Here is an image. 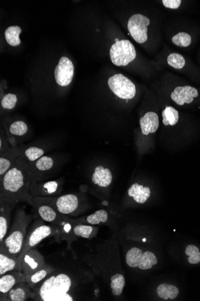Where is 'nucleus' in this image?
<instances>
[{
    "label": "nucleus",
    "instance_id": "bb28decb",
    "mask_svg": "<svg viewBox=\"0 0 200 301\" xmlns=\"http://www.w3.org/2000/svg\"><path fill=\"white\" fill-rule=\"evenodd\" d=\"M179 290L175 285L163 283L158 285L157 293L158 297L164 300L176 299L179 295Z\"/></svg>",
    "mask_w": 200,
    "mask_h": 301
},
{
    "label": "nucleus",
    "instance_id": "c9c22d12",
    "mask_svg": "<svg viewBox=\"0 0 200 301\" xmlns=\"http://www.w3.org/2000/svg\"><path fill=\"white\" fill-rule=\"evenodd\" d=\"M162 2L164 6L171 9H178L182 3L181 0H163Z\"/></svg>",
    "mask_w": 200,
    "mask_h": 301
},
{
    "label": "nucleus",
    "instance_id": "aec40b11",
    "mask_svg": "<svg viewBox=\"0 0 200 301\" xmlns=\"http://www.w3.org/2000/svg\"><path fill=\"white\" fill-rule=\"evenodd\" d=\"M159 124V118L157 114L152 111L145 114L140 120V128L145 136L157 132Z\"/></svg>",
    "mask_w": 200,
    "mask_h": 301
},
{
    "label": "nucleus",
    "instance_id": "f03ea898",
    "mask_svg": "<svg viewBox=\"0 0 200 301\" xmlns=\"http://www.w3.org/2000/svg\"><path fill=\"white\" fill-rule=\"evenodd\" d=\"M31 180L30 165L20 156L14 165L0 179V198L30 205L33 198L30 193Z\"/></svg>",
    "mask_w": 200,
    "mask_h": 301
},
{
    "label": "nucleus",
    "instance_id": "1a4fd4ad",
    "mask_svg": "<svg viewBox=\"0 0 200 301\" xmlns=\"http://www.w3.org/2000/svg\"><path fill=\"white\" fill-rule=\"evenodd\" d=\"M64 181L63 178L51 181H31L30 193L33 197L61 196Z\"/></svg>",
    "mask_w": 200,
    "mask_h": 301
},
{
    "label": "nucleus",
    "instance_id": "cd10ccee",
    "mask_svg": "<svg viewBox=\"0 0 200 301\" xmlns=\"http://www.w3.org/2000/svg\"><path fill=\"white\" fill-rule=\"evenodd\" d=\"M158 263V259L151 251H144L140 259L137 268L140 270H148L153 268Z\"/></svg>",
    "mask_w": 200,
    "mask_h": 301
},
{
    "label": "nucleus",
    "instance_id": "7c9ffc66",
    "mask_svg": "<svg viewBox=\"0 0 200 301\" xmlns=\"http://www.w3.org/2000/svg\"><path fill=\"white\" fill-rule=\"evenodd\" d=\"M9 131L12 136L22 137L28 132V126L22 121H15L10 124Z\"/></svg>",
    "mask_w": 200,
    "mask_h": 301
},
{
    "label": "nucleus",
    "instance_id": "f257e3e1",
    "mask_svg": "<svg viewBox=\"0 0 200 301\" xmlns=\"http://www.w3.org/2000/svg\"><path fill=\"white\" fill-rule=\"evenodd\" d=\"M53 273L33 290L36 301H80L90 300L92 276L72 249L47 257Z\"/></svg>",
    "mask_w": 200,
    "mask_h": 301
},
{
    "label": "nucleus",
    "instance_id": "423d86ee",
    "mask_svg": "<svg viewBox=\"0 0 200 301\" xmlns=\"http://www.w3.org/2000/svg\"><path fill=\"white\" fill-rule=\"evenodd\" d=\"M30 205L35 210L38 216L45 221L46 222L63 228L69 238V242L67 243V248L71 249V245L73 242L72 231L75 224L74 219H72L71 217L60 214L50 205L39 201L34 197Z\"/></svg>",
    "mask_w": 200,
    "mask_h": 301
},
{
    "label": "nucleus",
    "instance_id": "c756f323",
    "mask_svg": "<svg viewBox=\"0 0 200 301\" xmlns=\"http://www.w3.org/2000/svg\"><path fill=\"white\" fill-rule=\"evenodd\" d=\"M21 29L19 26H10L5 31V38L7 42L12 46H17L20 43L19 35Z\"/></svg>",
    "mask_w": 200,
    "mask_h": 301
},
{
    "label": "nucleus",
    "instance_id": "e433bc0d",
    "mask_svg": "<svg viewBox=\"0 0 200 301\" xmlns=\"http://www.w3.org/2000/svg\"><path fill=\"white\" fill-rule=\"evenodd\" d=\"M13 147L10 144L9 140H6L3 136H1L0 139V154L8 151Z\"/></svg>",
    "mask_w": 200,
    "mask_h": 301
},
{
    "label": "nucleus",
    "instance_id": "4be33fe9",
    "mask_svg": "<svg viewBox=\"0 0 200 301\" xmlns=\"http://www.w3.org/2000/svg\"><path fill=\"white\" fill-rule=\"evenodd\" d=\"M109 220L108 212L105 210H99L87 217H82L74 219L75 224L88 225H98L105 224Z\"/></svg>",
    "mask_w": 200,
    "mask_h": 301
},
{
    "label": "nucleus",
    "instance_id": "c85d7f7f",
    "mask_svg": "<svg viewBox=\"0 0 200 301\" xmlns=\"http://www.w3.org/2000/svg\"><path fill=\"white\" fill-rule=\"evenodd\" d=\"M163 123L165 126H175L178 122L179 116L178 110L172 106H166L162 112Z\"/></svg>",
    "mask_w": 200,
    "mask_h": 301
},
{
    "label": "nucleus",
    "instance_id": "2eb2a0df",
    "mask_svg": "<svg viewBox=\"0 0 200 301\" xmlns=\"http://www.w3.org/2000/svg\"><path fill=\"white\" fill-rule=\"evenodd\" d=\"M35 294L32 289L26 281H23L15 285L7 294L0 297L1 301H26L34 300Z\"/></svg>",
    "mask_w": 200,
    "mask_h": 301
},
{
    "label": "nucleus",
    "instance_id": "9d476101",
    "mask_svg": "<svg viewBox=\"0 0 200 301\" xmlns=\"http://www.w3.org/2000/svg\"><path fill=\"white\" fill-rule=\"evenodd\" d=\"M29 165L32 177L31 181H45L56 170L57 163L54 157L44 155Z\"/></svg>",
    "mask_w": 200,
    "mask_h": 301
},
{
    "label": "nucleus",
    "instance_id": "7ed1b4c3",
    "mask_svg": "<svg viewBox=\"0 0 200 301\" xmlns=\"http://www.w3.org/2000/svg\"><path fill=\"white\" fill-rule=\"evenodd\" d=\"M36 217L27 214L25 206L17 207L6 237L0 243V252L18 259L21 252L28 228Z\"/></svg>",
    "mask_w": 200,
    "mask_h": 301
},
{
    "label": "nucleus",
    "instance_id": "2f4dec72",
    "mask_svg": "<svg viewBox=\"0 0 200 301\" xmlns=\"http://www.w3.org/2000/svg\"><path fill=\"white\" fill-rule=\"evenodd\" d=\"M167 63L173 68L181 69L185 65V60L181 54L173 53L168 56Z\"/></svg>",
    "mask_w": 200,
    "mask_h": 301
},
{
    "label": "nucleus",
    "instance_id": "412c9836",
    "mask_svg": "<svg viewBox=\"0 0 200 301\" xmlns=\"http://www.w3.org/2000/svg\"><path fill=\"white\" fill-rule=\"evenodd\" d=\"M45 260L46 264L43 268L31 274L30 276L26 279V281L30 285L32 290L35 289L38 284L42 282L44 280L46 279L49 275L53 273L54 271L55 268L53 264H51L50 261L47 260L46 258Z\"/></svg>",
    "mask_w": 200,
    "mask_h": 301
},
{
    "label": "nucleus",
    "instance_id": "473e14b6",
    "mask_svg": "<svg viewBox=\"0 0 200 301\" xmlns=\"http://www.w3.org/2000/svg\"><path fill=\"white\" fill-rule=\"evenodd\" d=\"M171 40L176 45L181 46V47H187L191 45L192 40L189 34L180 32L174 36Z\"/></svg>",
    "mask_w": 200,
    "mask_h": 301
},
{
    "label": "nucleus",
    "instance_id": "0eeeda50",
    "mask_svg": "<svg viewBox=\"0 0 200 301\" xmlns=\"http://www.w3.org/2000/svg\"><path fill=\"white\" fill-rule=\"evenodd\" d=\"M136 51L128 40L116 41L110 49L111 62L117 66H126L136 59Z\"/></svg>",
    "mask_w": 200,
    "mask_h": 301
},
{
    "label": "nucleus",
    "instance_id": "6e6552de",
    "mask_svg": "<svg viewBox=\"0 0 200 301\" xmlns=\"http://www.w3.org/2000/svg\"><path fill=\"white\" fill-rule=\"evenodd\" d=\"M108 85L111 92L122 100H132L136 95V85L121 74H115L109 78Z\"/></svg>",
    "mask_w": 200,
    "mask_h": 301
},
{
    "label": "nucleus",
    "instance_id": "4c0bfd02",
    "mask_svg": "<svg viewBox=\"0 0 200 301\" xmlns=\"http://www.w3.org/2000/svg\"><path fill=\"white\" fill-rule=\"evenodd\" d=\"M143 241H144V242H145V241H146V239H144V240H143Z\"/></svg>",
    "mask_w": 200,
    "mask_h": 301
},
{
    "label": "nucleus",
    "instance_id": "a878e982",
    "mask_svg": "<svg viewBox=\"0 0 200 301\" xmlns=\"http://www.w3.org/2000/svg\"><path fill=\"white\" fill-rule=\"evenodd\" d=\"M14 270H19L18 259L0 252V276Z\"/></svg>",
    "mask_w": 200,
    "mask_h": 301
},
{
    "label": "nucleus",
    "instance_id": "5701e85b",
    "mask_svg": "<svg viewBox=\"0 0 200 301\" xmlns=\"http://www.w3.org/2000/svg\"><path fill=\"white\" fill-rule=\"evenodd\" d=\"M150 194V189L147 186L139 185L135 183L128 189V196L133 199L137 203L144 204L149 199Z\"/></svg>",
    "mask_w": 200,
    "mask_h": 301
},
{
    "label": "nucleus",
    "instance_id": "a211bd4d",
    "mask_svg": "<svg viewBox=\"0 0 200 301\" xmlns=\"http://www.w3.org/2000/svg\"><path fill=\"white\" fill-rule=\"evenodd\" d=\"M20 156L18 146L0 154V179L14 165Z\"/></svg>",
    "mask_w": 200,
    "mask_h": 301
},
{
    "label": "nucleus",
    "instance_id": "393cba45",
    "mask_svg": "<svg viewBox=\"0 0 200 301\" xmlns=\"http://www.w3.org/2000/svg\"><path fill=\"white\" fill-rule=\"evenodd\" d=\"M98 227L92 225L75 224L72 231L73 242L77 238L91 239L97 234Z\"/></svg>",
    "mask_w": 200,
    "mask_h": 301
},
{
    "label": "nucleus",
    "instance_id": "b1692460",
    "mask_svg": "<svg viewBox=\"0 0 200 301\" xmlns=\"http://www.w3.org/2000/svg\"><path fill=\"white\" fill-rule=\"evenodd\" d=\"M20 155L28 164H31L45 155L46 150L43 148L37 146H18Z\"/></svg>",
    "mask_w": 200,
    "mask_h": 301
},
{
    "label": "nucleus",
    "instance_id": "f3484780",
    "mask_svg": "<svg viewBox=\"0 0 200 301\" xmlns=\"http://www.w3.org/2000/svg\"><path fill=\"white\" fill-rule=\"evenodd\" d=\"M198 96L199 92L196 88L186 85L175 88L171 93V98L178 105L182 106L193 102L194 99Z\"/></svg>",
    "mask_w": 200,
    "mask_h": 301
},
{
    "label": "nucleus",
    "instance_id": "39448f33",
    "mask_svg": "<svg viewBox=\"0 0 200 301\" xmlns=\"http://www.w3.org/2000/svg\"><path fill=\"white\" fill-rule=\"evenodd\" d=\"M50 205L60 214L70 217H77L87 209L85 199L81 194H69L56 197H34Z\"/></svg>",
    "mask_w": 200,
    "mask_h": 301
},
{
    "label": "nucleus",
    "instance_id": "ddd939ff",
    "mask_svg": "<svg viewBox=\"0 0 200 301\" xmlns=\"http://www.w3.org/2000/svg\"><path fill=\"white\" fill-rule=\"evenodd\" d=\"M74 66L71 60L62 57L55 69V78L57 84L61 87H66L72 82L74 76Z\"/></svg>",
    "mask_w": 200,
    "mask_h": 301
},
{
    "label": "nucleus",
    "instance_id": "9b49d317",
    "mask_svg": "<svg viewBox=\"0 0 200 301\" xmlns=\"http://www.w3.org/2000/svg\"><path fill=\"white\" fill-rule=\"evenodd\" d=\"M45 264V258L37 250L32 248L23 256L19 262V270L22 271L26 280L31 274L43 268Z\"/></svg>",
    "mask_w": 200,
    "mask_h": 301
},
{
    "label": "nucleus",
    "instance_id": "f704fd0d",
    "mask_svg": "<svg viewBox=\"0 0 200 301\" xmlns=\"http://www.w3.org/2000/svg\"><path fill=\"white\" fill-rule=\"evenodd\" d=\"M18 98L17 96L12 93H8L4 96L1 101V107L6 110H12L17 104Z\"/></svg>",
    "mask_w": 200,
    "mask_h": 301
},
{
    "label": "nucleus",
    "instance_id": "20e7f679",
    "mask_svg": "<svg viewBox=\"0 0 200 301\" xmlns=\"http://www.w3.org/2000/svg\"><path fill=\"white\" fill-rule=\"evenodd\" d=\"M52 236H54L58 242L62 241H66L67 243L69 242V236L63 228L55 225L47 224L45 221L36 215L35 220L28 228L21 252L18 258V264H19L23 256L28 250L35 248L45 239Z\"/></svg>",
    "mask_w": 200,
    "mask_h": 301
},
{
    "label": "nucleus",
    "instance_id": "6ab92c4d",
    "mask_svg": "<svg viewBox=\"0 0 200 301\" xmlns=\"http://www.w3.org/2000/svg\"><path fill=\"white\" fill-rule=\"evenodd\" d=\"M91 181L94 185H97L100 187H109L112 182V173L109 168H105L102 165H98L93 171Z\"/></svg>",
    "mask_w": 200,
    "mask_h": 301
},
{
    "label": "nucleus",
    "instance_id": "dca6fc26",
    "mask_svg": "<svg viewBox=\"0 0 200 301\" xmlns=\"http://www.w3.org/2000/svg\"><path fill=\"white\" fill-rule=\"evenodd\" d=\"M26 281L20 270H14L0 276V297L4 296L19 282Z\"/></svg>",
    "mask_w": 200,
    "mask_h": 301
},
{
    "label": "nucleus",
    "instance_id": "f8f14e48",
    "mask_svg": "<svg viewBox=\"0 0 200 301\" xmlns=\"http://www.w3.org/2000/svg\"><path fill=\"white\" fill-rule=\"evenodd\" d=\"M149 24V18L142 14H135L129 18L128 30L137 43H144L147 40V26Z\"/></svg>",
    "mask_w": 200,
    "mask_h": 301
},
{
    "label": "nucleus",
    "instance_id": "72a5a7b5",
    "mask_svg": "<svg viewBox=\"0 0 200 301\" xmlns=\"http://www.w3.org/2000/svg\"><path fill=\"white\" fill-rule=\"evenodd\" d=\"M185 253L189 256L188 261L191 264H197L200 261V252L199 248L194 245H189L186 248Z\"/></svg>",
    "mask_w": 200,
    "mask_h": 301
},
{
    "label": "nucleus",
    "instance_id": "4468645a",
    "mask_svg": "<svg viewBox=\"0 0 200 301\" xmlns=\"http://www.w3.org/2000/svg\"><path fill=\"white\" fill-rule=\"evenodd\" d=\"M17 203L0 198V243L3 242L10 229L12 214Z\"/></svg>",
    "mask_w": 200,
    "mask_h": 301
}]
</instances>
